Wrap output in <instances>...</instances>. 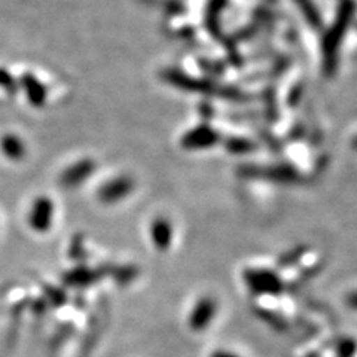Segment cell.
<instances>
[{
    "label": "cell",
    "instance_id": "4",
    "mask_svg": "<svg viewBox=\"0 0 357 357\" xmlns=\"http://www.w3.org/2000/svg\"><path fill=\"white\" fill-rule=\"evenodd\" d=\"M210 310H211V308H210L207 304L201 305V307L198 308V311L195 312V317H194L195 323H198V325H204L206 320H207L208 316H210V312H211Z\"/></svg>",
    "mask_w": 357,
    "mask_h": 357
},
{
    "label": "cell",
    "instance_id": "2",
    "mask_svg": "<svg viewBox=\"0 0 357 357\" xmlns=\"http://www.w3.org/2000/svg\"><path fill=\"white\" fill-rule=\"evenodd\" d=\"M2 149L9 158L18 160L24 153V144L14 134H8L2 139Z\"/></svg>",
    "mask_w": 357,
    "mask_h": 357
},
{
    "label": "cell",
    "instance_id": "1",
    "mask_svg": "<svg viewBox=\"0 0 357 357\" xmlns=\"http://www.w3.org/2000/svg\"><path fill=\"white\" fill-rule=\"evenodd\" d=\"M22 85L26 88V93L31 105L40 106L45 103V100H47V89H45V86L35 76L24 75V77H22Z\"/></svg>",
    "mask_w": 357,
    "mask_h": 357
},
{
    "label": "cell",
    "instance_id": "3",
    "mask_svg": "<svg viewBox=\"0 0 357 357\" xmlns=\"http://www.w3.org/2000/svg\"><path fill=\"white\" fill-rule=\"evenodd\" d=\"M0 86L5 88L8 93H15L17 91V84L14 82L13 76H10L3 69H0Z\"/></svg>",
    "mask_w": 357,
    "mask_h": 357
},
{
    "label": "cell",
    "instance_id": "5",
    "mask_svg": "<svg viewBox=\"0 0 357 357\" xmlns=\"http://www.w3.org/2000/svg\"><path fill=\"white\" fill-rule=\"evenodd\" d=\"M223 357H227V356H223Z\"/></svg>",
    "mask_w": 357,
    "mask_h": 357
}]
</instances>
